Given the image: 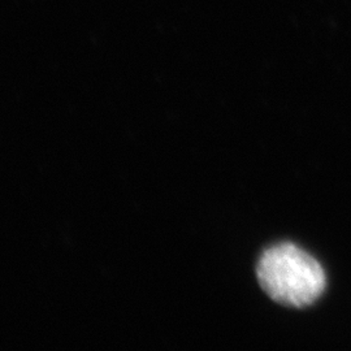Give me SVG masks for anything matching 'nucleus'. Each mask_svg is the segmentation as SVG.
Wrapping results in <instances>:
<instances>
[{
    "label": "nucleus",
    "instance_id": "f257e3e1",
    "mask_svg": "<svg viewBox=\"0 0 351 351\" xmlns=\"http://www.w3.org/2000/svg\"><path fill=\"white\" fill-rule=\"evenodd\" d=\"M255 275L267 297L290 308L310 307L326 293L324 267L293 242H280L265 249Z\"/></svg>",
    "mask_w": 351,
    "mask_h": 351
}]
</instances>
